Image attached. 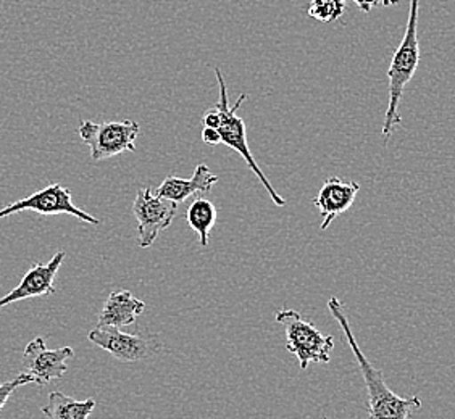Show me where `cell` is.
Returning a JSON list of instances; mask_svg holds the SVG:
<instances>
[{"label":"cell","mask_w":455,"mask_h":419,"mask_svg":"<svg viewBox=\"0 0 455 419\" xmlns=\"http://www.w3.org/2000/svg\"><path fill=\"white\" fill-rule=\"evenodd\" d=\"M328 310L341 326L342 332L349 342L350 350L359 363L365 389H367L368 419H409L413 411L420 410L421 400L419 395L399 397L387 387L383 373L368 361L354 337V332L350 329L349 320L344 313L341 302L336 297L330 298Z\"/></svg>","instance_id":"obj_1"},{"label":"cell","mask_w":455,"mask_h":419,"mask_svg":"<svg viewBox=\"0 0 455 419\" xmlns=\"http://www.w3.org/2000/svg\"><path fill=\"white\" fill-rule=\"evenodd\" d=\"M419 13L420 0H411L409 20L403 33V43L395 49L393 60L387 70L389 79V104L386 110L383 136L386 139L403 123L399 115V104L403 100V89L411 83L420 63V44H419Z\"/></svg>","instance_id":"obj_2"},{"label":"cell","mask_w":455,"mask_h":419,"mask_svg":"<svg viewBox=\"0 0 455 419\" xmlns=\"http://www.w3.org/2000/svg\"><path fill=\"white\" fill-rule=\"evenodd\" d=\"M215 75H217V79H219L220 86L219 104H215V107L219 108L220 118H221L219 126L221 144L227 146L229 149L236 150L237 154L244 158V162L247 163V166H249V170L259 178V181H260L263 187L267 189V193L272 197V201L275 202L278 207H284L286 201L281 197L280 194L276 193V189H275L272 183L268 181V178L263 175L260 166L255 162L254 155L251 154L249 142H247V131H245L244 120L237 115V110H239L245 100H247V94H241V96L237 97L236 104L231 107V105H229L227 83H225V78H223V73H221L220 68H215Z\"/></svg>","instance_id":"obj_3"},{"label":"cell","mask_w":455,"mask_h":419,"mask_svg":"<svg viewBox=\"0 0 455 419\" xmlns=\"http://www.w3.org/2000/svg\"><path fill=\"white\" fill-rule=\"evenodd\" d=\"M275 320L284 328L286 349L298 357L300 369H307L310 363H330L334 349L331 336L318 331L296 310H278Z\"/></svg>","instance_id":"obj_4"},{"label":"cell","mask_w":455,"mask_h":419,"mask_svg":"<svg viewBox=\"0 0 455 419\" xmlns=\"http://www.w3.org/2000/svg\"><path fill=\"white\" fill-rule=\"evenodd\" d=\"M140 132V123L134 120L107 123L83 120L78 128L79 138L91 149L94 162L116 157L123 152H134Z\"/></svg>","instance_id":"obj_5"},{"label":"cell","mask_w":455,"mask_h":419,"mask_svg":"<svg viewBox=\"0 0 455 419\" xmlns=\"http://www.w3.org/2000/svg\"><path fill=\"white\" fill-rule=\"evenodd\" d=\"M89 341L120 361H142L156 357L164 344L157 334L123 332L118 328H99L89 332Z\"/></svg>","instance_id":"obj_6"},{"label":"cell","mask_w":455,"mask_h":419,"mask_svg":"<svg viewBox=\"0 0 455 419\" xmlns=\"http://www.w3.org/2000/svg\"><path fill=\"white\" fill-rule=\"evenodd\" d=\"M178 213V203L158 197L149 187H142L132 203V215L138 223V245L149 249L160 233L172 226Z\"/></svg>","instance_id":"obj_7"},{"label":"cell","mask_w":455,"mask_h":419,"mask_svg":"<svg viewBox=\"0 0 455 419\" xmlns=\"http://www.w3.org/2000/svg\"><path fill=\"white\" fill-rule=\"evenodd\" d=\"M27 210L36 211V213L44 215V217L71 215V217L81 219L84 223H89V225H94V226H99V223H100V219L89 215L84 210L78 209L73 203L70 189L63 187L59 183L49 184L43 191H37L27 199L13 202L7 207H4L0 210V218H7L10 215H15L20 211H27Z\"/></svg>","instance_id":"obj_8"},{"label":"cell","mask_w":455,"mask_h":419,"mask_svg":"<svg viewBox=\"0 0 455 419\" xmlns=\"http://www.w3.org/2000/svg\"><path fill=\"white\" fill-rule=\"evenodd\" d=\"M75 355L71 347L47 349L43 337H36L29 342L21 357L23 373L33 377V384H51L55 379H60L68 371L67 361Z\"/></svg>","instance_id":"obj_9"},{"label":"cell","mask_w":455,"mask_h":419,"mask_svg":"<svg viewBox=\"0 0 455 419\" xmlns=\"http://www.w3.org/2000/svg\"><path fill=\"white\" fill-rule=\"evenodd\" d=\"M65 257H67V254L60 250V252L53 255L52 260L47 265L35 263L33 268L23 276V280L20 281L17 288L9 292L5 297L0 298V310H4L5 306L20 302V300L53 296L55 294L53 281H55V276L60 270Z\"/></svg>","instance_id":"obj_10"},{"label":"cell","mask_w":455,"mask_h":419,"mask_svg":"<svg viewBox=\"0 0 455 419\" xmlns=\"http://www.w3.org/2000/svg\"><path fill=\"white\" fill-rule=\"evenodd\" d=\"M359 191L360 184L355 181H344L338 176L328 178L324 181L322 189L318 191L315 199L312 201L320 211V217L323 219L322 226H320L322 231H324L333 223L334 219L352 207Z\"/></svg>","instance_id":"obj_11"},{"label":"cell","mask_w":455,"mask_h":419,"mask_svg":"<svg viewBox=\"0 0 455 419\" xmlns=\"http://www.w3.org/2000/svg\"><path fill=\"white\" fill-rule=\"evenodd\" d=\"M217 183H219V176L213 175L211 168L205 163H201L196 166L194 175L189 179L168 176L167 179H164V183L156 189V194L162 199L183 203L196 194L211 193L212 187Z\"/></svg>","instance_id":"obj_12"},{"label":"cell","mask_w":455,"mask_h":419,"mask_svg":"<svg viewBox=\"0 0 455 419\" xmlns=\"http://www.w3.org/2000/svg\"><path fill=\"white\" fill-rule=\"evenodd\" d=\"M146 304L134 297L130 290L120 289L112 292L104 304L102 312L99 314V328H124L136 323Z\"/></svg>","instance_id":"obj_13"},{"label":"cell","mask_w":455,"mask_h":419,"mask_svg":"<svg viewBox=\"0 0 455 419\" xmlns=\"http://www.w3.org/2000/svg\"><path fill=\"white\" fill-rule=\"evenodd\" d=\"M96 408L94 399L76 400L65 393L53 391L49 393L47 405L41 408L45 419H88Z\"/></svg>","instance_id":"obj_14"},{"label":"cell","mask_w":455,"mask_h":419,"mask_svg":"<svg viewBox=\"0 0 455 419\" xmlns=\"http://www.w3.org/2000/svg\"><path fill=\"white\" fill-rule=\"evenodd\" d=\"M186 221L199 236V244L202 247H207L212 227L217 223V209L211 201L201 197L189 205V209L186 211Z\"/></svg>","instance_id":"obj_15"},{"label":"cell","mask_w":455,"mask_h":419,"mask_svg":"<svg viewBox=\"0 0 455 419\" xmlns=\"http://www.w3.org/2000/svg\"><path fill=\"white\" fill-rule=\"evenodd\" d=\"M346 0H312L307 15L320 23H333L344 15Z\"/></svg>","instance_id":"obj_16"},{"label":"cell","mask_w":455,"mask_h":419,"mask_svg":"<svg viewBox=\"0 0 455 419\" xmlns=\"http://www.w3.org/2000/svg\"><path fill=\"white\" fill-rule=\"evenodd\" d=\"M31 383H33V377L21 371V373H20V375H18L15 379H12V381H9V383H4V384H0V410H2V408L7 405L10 397H12V393L15 392L18 387H21V385L31 384Z\"/></svg>","instance_id":"obj_17"},{"label":"cell","mask_w":455,"mask_h":419,"mask_svg":"<svg viewBox=\"0 0 455 419\" xmlns=\"http://www.w3.org/2000/svg\"><path fill=\"white\" fill-rule=\"evenodd\" d=\"M220 122H221V118H220V112L217 107H212V108H209V110L204 114V118H202L204 128H213V130H219Z\"/></svg>","instance_id":"obj_18"},{"label":"cell","mask_w":455,"mask_h":419,"mask_svg":"<svg viewBox=\"0 0 455 419\" xmlns=\"http://www.w3.org/2000/svg\"><path fill=\"white\" fill-rule=\"evenodd\" d=\"M202 140H204L207 146H219V144H221L219 130L204 128V130H202Z\"/></svg>","instance_id":"obj_19"},{"label":"cell","mask_w":455,"mask_h":419,"mask_svg":"<svg viewBox=\"0 0 455 419\" xmlns=\"http://www.w3.org/2000/svg\"><path fill=\"white\" fill-rule=\"evenodd\" d=\"M357 7H359L363 13H370L373 7H375V2L373 0H352Z\"/></svg>","instance_id":"obj_20"},{"label":"cell","mask_w":455,"mask_h":419,"mask_svg":"<svg viewBox=\"0 0 455 419\" xmlns=\"http://www.w3.org/2000/svg\"><path fill=\"white\" fill-rule=\"evenodd\" d=\"M373 2H375V7H378V5H383V7H391V5L399 4V0H373Z\"/></svg>","instance_id":"obj_21"},{"label":"cell","mask_w":455,"mask_h":419,"mask_svg":"<svg viewBox=\"0 0 455 419\" xmlns=\"http://www.w3.org/2000/svg\"><path fill=\"white\" fill-rule=\"evenodd\" d=\"M323 419H331V418H323Z\"/></svg>","instance_id":"obj_22"}]
</instances>
